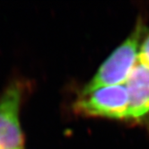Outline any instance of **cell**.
I'll use <instances>...</instances> for the list:
<instances>
[{
    "label": "cell",
    "instance_id": "obj_3",
    "mask_svg": "<svg viewBox=\"0 0 149 149\" xmlns=\"http://www.w3.org/2000/svg\"><path fill=\"white\" fill-rule=\"evenodd\" d=\"M22 90L16 84L0 95V149H24V137L19 120Z\"/></svg>",
    "mask_w": 149,
    "mask_h": 149
},
{
    "label": "cell",
    "instance_id": "obj_2",
    "mask_svg": "<svg viewBox=\"0 0 149 149\" xmlns=\"http://www.w3.org/2000/svg\"><path fill=\"white\" fill-rule=\"evenodd\" d=\"M129 102V93L124 84L80 93L73 107L74 112L80 115L123 120L127 119Z\"/></svg>",
    "mask_w": 149,
    "mask_h": 149
},
{
    "label": "cell",
    "instance_id": "obj_1",
    "mask_svg": "<svg viewBox=\"0 0 149 149\" xmlns=\"http://www.w3.org/2000/svg\"><path fill=\"white\" fill-rule=\"evenodd\" d=\"M143 33L144 26L141 22H138L131 34L103 61L81 93H86L103 86L124 84L138 62Z\"/></svg>",
    "mask_w": 149,
    "mask_h": 149
},
{
    "label": "cell",
    "instance_id": "obj_5",
    "mask_svg": "<svg viewBox=\"0 0 149 149\" xmlns=\"http://www.w3.org/2000/svg\"><path fill=\"white\" fill-rule=\"evenodd\" d=\"M138 61L149 67V33L146 34L140 44Z\"/></svg>",
    "mask_w": 149,
    "mask_h": 149
},
{
    "label": "cell",
    "instance_id": "obj_4",
    "mask_svg": "<svg viewBox=\"0 0 149 149\" xmlns=\"http://www.w3.org/2000/svg\"><path fill=\"white\" fill-rule=\"evenodd\" d=\"M125 86L130 100L127 119H144L149 115V67L138 61Z\"/></svg>",
    "mask_w": 149,
    "mask_h": 149
}]
</instances>
